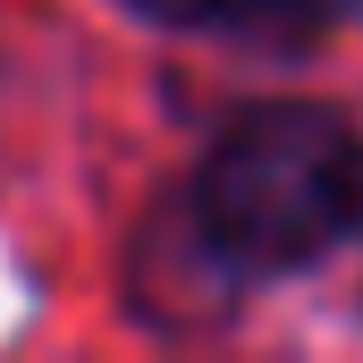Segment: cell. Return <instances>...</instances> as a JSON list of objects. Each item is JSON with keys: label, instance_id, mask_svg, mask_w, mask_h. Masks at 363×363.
Wrapping results in <instances>:
<instances>
[{"label": "cell", "instance_id": "cell-1", "mask_svg": "<svg viewBox=\"0 0 363 363\" xmlns=\"http://www.w3.org/2000/svg\"><path fill=\"white\" fill-rule=\"evenodd\" d=\"M355 211L363 135L321 101L245 110L194 178V228L228 271H304L355 228Z\"/></svg>", "mask_w": 363, "mask_h": 363}, {"label": "cell", "instance_id": "cell-2", "mask_svg": "<svg viewBox=\"0 0 363 363\" xmlns=\"http://www.w3.org/2000/svg\"><path fill=\"white\" fill-rule=\"evenodd\" d=\"M178 34H228V43H271V51H304L338 0H127Z\"/></svg>", "mask_w": 363, "mask_h": 363}, {"label": "cell", "instance_id": "cell-3", "mask_svg": "<svg viewBox=\"0 0 363 363\" xmlns=\"http://www.w3.org/2000/svg\"><path fill=\"white\" fill-rule=\"evenodd\" d=\"M355 220H363V211H355Z\"/></svg>", "mask_w": 363, "mask_h": 363}]
</instances>
